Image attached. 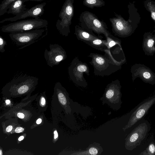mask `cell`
I'll use <instances>...</instances> for the list:
<instances>
[{
	"label": "cell",
	"instance_id": "16",
	"mask_svg": "<svg viewBox=\"0 0 155 155\" xmlns=\"http://www.w3.org/2000/svg\"><path fill=\"white\" fill-rule=\"evenodd\" d=\"M55 89L57 92L59 100L64 106L67 112L71 114V109L69 106L68 95L66 89L62 86L59 82L55 84Z\"/></svg>",
	"mask_w": 155,
	"mask_h": 155
},
{
	"label": "cell",
	"instance_id": "2",
	"mask_svg": "<svg viewBox=\"0 0 155 155\" xmlns=\"http://www.w3.org/2000/svg\"><path fill=\"white\" fill-rule=\"evenodd\" d=\"M88 56L91 58L89 63L93 67L94 74L102 77L110 75L120 69L126 61V59L120 61L106 54L103 55L91 53Z\"/></svg>",
	"mask_w": 155,
	"mask_h": 155
},
{
	"label": "cell",
	"instance_id": "8",
	"mask_svg": "<svg viewBox=\"0 0 155 155\" xmlns=\"http://www.w3.org/2000/svg\"><path fill=\"white\" fill-rule=\"evenodd\" d=\"M74 0H65L59 14L56 26L60 33L67 37L70 33V26L74 15Z\"/></svg>",
	"mask_w": 155,
	"mask_h": 155
},
{
	"label": "cell",
	"instance_id": "1",
	"mask_svg": "<svg viewBox=\"0 0 155 155\" xmlns=\"http://www.w3.org/2000/svg\"><path fill=\"white\" fill-rule=\"evenodd\" d=\"M128 8L129 16L127 20L116 13H114L115 17L109 19L112 32L120 37L126 38L131 35L138 27L140 19L137 9L133 4L130 3Z\"/></svg>",
	"mask_w": 155,
	"mask_h": 155
},
{
	"label": "cell",
	"instance_id": "5",
	"mask_svg": "<svg viewBox=\"0 0 155 155\" xmlns=\"http://www.w3.org/2000/svg\"><path fill=\"white\" fill-rule=\"evenodd\" d=\"M48 21L39 18L22 20L13 22L2 26L3 32L14 33L47 28Z\"/></svg>",
	"mask_w": 155,
	"mask_h": 155
},
{
	"label": "cell",
	"instance_id": "20",
	"mask_svg": "<svg viewBox=\"0 0 155 155\" xmlns=\"http://www.w3.org/2000/svg\"><path fill=\"white\" fill-rule=\"evenodd\" d=\"M103 38V37L101 35L99 38L92 40L87 45L93 48L104 52L108 49L107 43L106 40L102 39Z\"/></svg>",
	"mask_w": 155,
	"mask_h": 155
},
{
	"label": "cell",
	"instance_id": "28",
	"mask_svg": "<svg viewBox=\"0 0 155 155\" xmlns=\"http://www.w3.org/2000/svg\"><path fill=\"white\" fill-rule=\"evenodd\" d=\"M12 129V126H9L6 128V130L7 132H9L11 131Z\"/></svg>",
	"mask_w": 155,
	"mask_h": 155
},
{
	"label": "cell",
	"instance_id": "29",
	"mask_svg": "<svg viewBox=\"0 0 155 155\" xmlns=\"http://www.w3.org/2000/svg\"><path fill=\"white\" fill-rule=\"evenodd\" d=\"M54 139H55L58 137V132H57V130H55V131H54Z\"/></svg>",
	"mask_w": 155,
	"mask_h": 155
},
{
	"label": "cell",
	"instance_id": "7",
	"mask_svg": "<svg viewBox=\"0 0 155 155\" xmlns=\"http://www.w3.org/2000/svg\"><path fill=\"white\" fill-rule=\"evenodd\" d=\"M47 29H38L23 32L10 33L9 36L15 43L21 47L18 49L20 50L30 45L41 39L46 35L47 32L44 35Z\"/></svg>",
	"mask_w": 155,
	"mask_h": 155
},
{
	"label": "cell",
	"instance_id": "26",
	"mask_svg": "<svg viewBox=\"0 0 155 155\" xmlns=\"http://www.w3.org/2000/svg\"><path fill=\"white\" fill-rule=\"evenodd\" d=\"M24 129L21 127H18L15 130V132L17 133H19L23 131Z\"/></svg>",
	"mask_w": 155,
	"mask_h": 155
},
{
	"label": "cell",
	"instance_id": "13",
	"mask_svg": "<svg viewBox=\"0 0 155 155\" xmlns=\"http://www.w3.org/2000/svg\"><path fill=\"white\" fill-rule=\"evenodd\" d=\"M130 72L133 82L137 78H139L145 83L152 85L155 84V73L144 64H134L131 67Z\"/></svg>",
	"mask_w": 155,
	"mask_h": 155
},
{
	"label": "cell",
	"instance_id": "11",
	"mask_svg": "<svg viewBox=\"0 0 155 155\" xmlns=\"http://www.w3.org/2000/svg\"><path fill=\"white\" fill-rule=\"evenodd\" d=\"M155 104V94L147 98L138 105V107L131 115L127 124L123 128L125 130L133 126L142 119L149 109Z\"/></svg>",
	"mask_w": 155,
	"mask_h": 155
},
{
	"label": "cell",
	"instance_id": "25",
	"mask_svg": "<svg viewBox=\"0 0 155 155\" xmlns=\"http://www.w3.org/2000/svg\"><path fill=\"white\" fill-rule=\"evenodd\" d=\"M7 45V42L3 37L0 36V51L1 52L3 53L5 51L4 48L5 45Z\"/></svg>",
	"mask_w": 155,
	"mask_h": 155
},
{
	"label": "cell",
	"instance_id": "33",
	"mask_svg": "<svg viewBox=\"0 0 155 155\" xmlns=\"http://www.w3.org/2000/svg\"><path fill=\"white\" fill-rule=\"evenodd\" d=\"M5 102L7 104H9L10 103V100H7L5 101Z\"/></svg>",
	"mask_w": 155,
	"mask_h": 155
},
{
	"label": "cell",
	"instance_id": "34",
	"mask_svg": "<svg viewBox=\"0 0 155 155\" xmlns=\"http://www.w3.org/2000/svg\"><path fill=\"white\" fill-rule=\"evenodd\" d=\"M45 0H29L30 1H41Z\"/></svg>",
	"mask_w": 155,
	"mask_h": 155
},
{
	"label": "cell",
	"instance_id": "10",
	"mask_svg": "<svg viewBox=\"0 0 155 155\" xmlns=\"http://www.w3.org/2000/svg\"><path fill=\"white\" fill-rule=\"evenodd\" d=\"M148 129V125L146 123L140 124L136 127L125 139L126 149L131 151L139 146L145 137Z\"/></svg>",
	"mask_w": 155,
	"mask_h": 155
},
{
	"label": "cell",
	"instance_id": "22",
	"mask_svg": "<svg viewBox=\"0 0 155 155\" xmlns=\"http://www.w3.org/2000/svg\"><path fill=\"white\" fill-rule=\"evenodd\" d=\"M144 6L150 13L151 18L155 23V2L151 0H146Z\"/></svg>",
	"mask_w": 155,
	"mask_h": 155
},
{
	"label": "cell",
	"instance_id": "32",
	"mask_svg": "<svg viewBox=\"0 0 155 155\" xmlns=\"http://www.w3.org/2000/svg\"><path fill=\"white\" fill-rule=\"evenodd\" d=\"M24 138V137L23 136H20L18 139V140L20 141L23 139Z\"/></svg>",
	"mask_w": 155,
	"mask_h": 155
},
{
	"label": "cell",
	"instance_id": "4",
	"mask_svg": "<svg viewBox=\"0 0 155 155\" xmlns=\"http://www.w3.org/2000/svg\"><path fill=\"white\" fill-rule=\"evenodd\" d=\"M79 20L80 26L88 31L94 32L99 35L103 34L106 38L110 34L107 30L106 23L91 12H83L80 15Z\"/></svg>",
	"mask_w": 155,
	"mask_h": 155
},
{
	"label": "cell",
	"instance_id": "19",
	"mask_svg": "<svg viewBox=\"0 0 155 155\" xmlns=\"http://www.w3.org/2000/svg\"><path fill=\"white\" fill-rule=\"evenodd\" d=\"M26 0H16L10 5L7 12V14H12L15 16L18 15L26 10V5L24 2Z\"/></svg>",
	"mask_w": 155,
	"mask_h": 155
},
{
	"label": "cell",
	"instance_id": "23",
	"mask_svg": "<svg viewBox=\"0 0 155 155\" xmlns=\"http://www.w3.org/2000/svg\"><path fill=\"white\" fill-rule=\"evenodd\" d=\"M16 0H3L0 5V16L7 13L11 4ZM27 2L29 0H26Z\"/></svg>",
	"mask_w": 155,
	"mask_h": 155
},
{
	"label": "cell",
	"instance_id": "24",
	"mask_svg": "<svg viewBox=\"0 0 155 155\" xmlns=\"http://www.w3.org/2000/svg\"><path fill=\"white\" fill-rule=\"evenodd\" d=\"M139 155H155V144L151 142L146 149L139 154Z\"/></svg>",
	"mask_w": 155,
	"mask_h": 155
},
{
	"label": "cell",
	"instance_id": "31",
	"mask_svg": "<svg viewBox=\"0 0 155 155\" xmlns=\"http://www.w3.org/2000/svg\"><path fill=\"white\" fill-rule=\"evenodd\" d=\"M41 118H39L37 120L36 123L37 124H39L41 122Z\"/></svg>",
	"mask_w": 155,
	"mask_h": 155
},
{
	"label": "cell",
	"instance_id": "9",
	"mask_svg": "<svg viewBox=\"0 0 155 155\" xmlns=\"http://www.w3.org/2000/svg\"><path fill=\"white\" fill-rule=\"evenodd\" d=\"M90 70L87 64L81 61L78 57L72 61L68 69L69 75L71 80L75 84L85 87L88 85L84 74L89 75Z\"/></svg>",
	"mask_w": 155,
	"mask_h": 155
},
{
	"label": "cell",
	"instance_id": "12",
	"mask_svg": "<svg viewBox=\"0 0 155 155\" xmlns=\"http://www.w3.org/2000/svg\"><path fill=\"white\" fill-rule=\"evenodd\" d=\"M50 50L45 49L44 54L47 64L52 67L58 65L67 57L65 51L61 45L57 44H50Z\"/></svg>",
	"mask_w": 155,
	"mask_h": 155
},
{
	"label": "cell",
	"instance_id": "30",
	"mask_svg": "<svg viewBox=\"0 0 155 155\" xmlns=\"http://www.w3.org/2000/svg\"><path fill=\"white\" fill-rule=\"evenodd\" d=\"M41 103L42 105H44L45 103V99L44 97H42L41 98Z\"/></svg>",
	"mask_w": 155,
	"mask_h": 155
},
{
	"label": "cell",
	"instance_id": "21",
	"mask_svg": "<svg viewBox=\"0 0 155 155\" xmlns=\"http://www.w3.org/2000/svg\"><path fill=\"white\" fill-rule=\"evenodd\" d=\"M83 4L88 8H93L104 6L105 2L104 0H84Z\"/></svg>",
	"mask_w": 155,
	"mask_h": 155
},
{
	"label": "cell",
	"instance_id": "36",
	"mask_svg": "<svg viewBox=\"0 0 155 155\" xmlns=\"http://www.w3.org/2000/svg\"><path fill=\"white\" fill-rule=\"evenodd\" d=\"M154 91L155 92V91Z\"/></svg>",
	"mask_w": 155,
	"mask_h": 155
},
{
	"label": "cell",
	"instance_id": "35",
	"mask_svg": "<svg viewBox=\"0 0 155 155\" xmlns=\"http://www.w3.org/2000/svg\"><path fill=\"white\" fill-rule=\"evenodd\" d=\"M2 150H0V155H1L2 154Z\"/></svg>",
	"mask_w": 155,
	"mask_h": 155
},
{
	"label": "cell",
	"instance_id": "14",
	"mask_svg": "<svg viewBox=\"0 0 155 155\" xmlns=\"http://www.w3.org/2000/svg\"><path fill=\"white\" fill-rule=\"evenodd\" d=\"M46 3L44 2L36 5L29 9H27L23 13L14 17L6 18L0 21V23H3L6 21H15L18 20L32 17L35 18H39L44 13V7Z\"/></svg>",
	"mask_w": 155,
	"mask_h": 155
},
{
	"label": "cell",
	"instance_id": "27",
	"mask_svg": "<svg viewBox=\"0 0 155 155\" xmlns=\"http://www.w3.org/2000/svg\"><path fill=\"white\" fill-rule=\"evenodd\" d=\"M17 117L19 118L22 119L25 117V115L23 113H18L17 114Z\"/></svg>",
	"mask_w": 155,
	"mask_h": 155
},
{
	"label": "cell",
	"instance_id": "3",
	"mask_svg": "<svg viewBox=\"0 0 155 155\" xmlns=\"http://www.w3.org/2000/svg\"><path fill=\"white\" fill-rule=\"evenodd\" d=\"M38 78L26 74L13 78L2 89L3 92L10 94H21L34 90Z\"/></svg>",
	"mask_w": 155,
	"mask_h": 155
},
{
	"label": "cell",
	"instance_id": "15",
	"mask_svg": "<svg viewBox=\"0 0 155 155\" xmlns=\"http://www.w3.org/2000/svg\"><path fill=\"white\" fill-rule=\"evenodd\" d=\"M155 30L145 32L143 35L142 48L145 54L153 56L155 53Z\"/></svg>",
	"mask_w": 155,
	"mask_h": 155
},
{
	"label": "cell",
	"instance_id": "18",
	"mask_svg": "<svg viewBox=\"0 0 155 155\" xmlns=\"http://www.w3.org/2000/svg\"><path fill=\"white\" fill-rule=\"evenodd\" d=\"M103 150L100 143H93L89 145L85 150L79 149L72 151L70 154L74 155H100Z\"/></svg>",
	"mask_w": 155,
	"mask_h": 155
},
{
	"label": "cell",
	"instance_id": "17",
	"mask_svg": "<svg viewBox=\"0 0 155 155\" xmlns=\"http://www.w3.org/2000/svg\"><path fill=\"white\" fill-rule=\"evenodd\" d=\"M74 34L78 40L87 44L90 41L94 39L99 38L101 35H96L93 32L87 31L82 28L80 26L76 25L75 27Z\"/></svg>",
	"mask_w": 155,
	"mask_h": 155
},
{
	"label": "cell",
	"instance_id": "6",
	"mask_svg": "<svg viewBox=\"0 0 155 155\" xmlns=\"http://www.w3.org/2000/svg\"><path fill=\"white\" fill-rule=\"evenodd\" d=\"M121 87L118 79L112 81L105 88L104 93L100 100L102 104H107L112 109L117 110L121 107L122 102L121 100Z\"/></svg>",
	"mask_w": 155,
	"mask_h": 155
}]
</instances>
